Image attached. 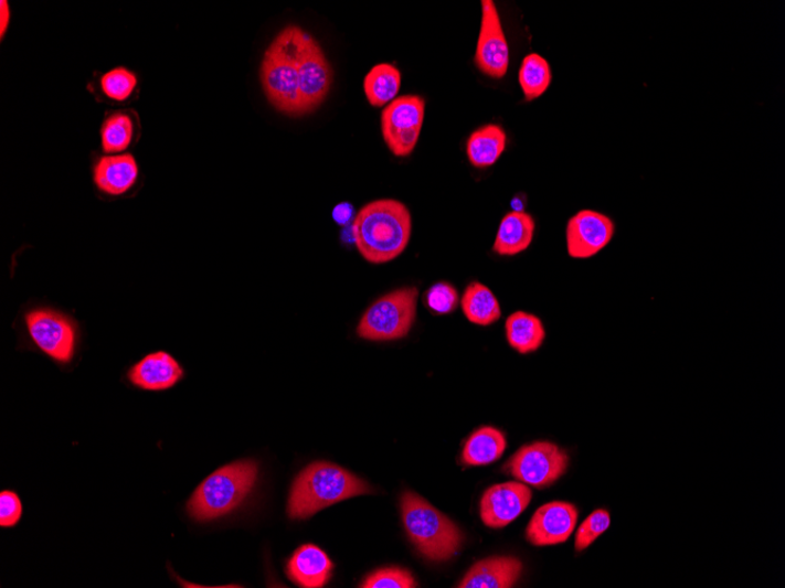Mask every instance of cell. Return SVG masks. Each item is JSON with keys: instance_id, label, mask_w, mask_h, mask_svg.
<instances>
[{"instance_id": "cell-6", "label": "cell", "mask_w": 785, "mask_h": 588, "mask_svg": "<svg viewBox=\"0 0 785 588\" xmlns=\"http://www.w3.org/2000/svg\"><path fill=\"white\" fill-rule=\"evenodd\" d=\"M417 299L416 287L400 288L378 299L364 311L358 336L375 342L406 338L416 318Z\"/></svg>"}, {"instance_id": "cell-17", "label": "cell", "mask_w": 785, "mask_h": 588, "mask_svg": "<svg viewBox=\"0 0 785 588\" xmlns=\"http://www.w3.org/2000/svg\"><path fill=\"white\" fill-rule=\"evenodd\" d=\"M333 563L316 545H304L287 565L288 577L305 588L323 587L331 579Z\"/></svg>"}, {"instance_id": "cell-21", "label": "cell", "mask_w": 785, "mask_h": 588, "mask_svg": "<svg viewBox=\"0 0 785 588\" xmlns=\"http://www.w3.org/2000/svg\"><path fill=\"white\" fill-rule=\"evenodd\" d=\"M506 336L510 346L522 355L538 351L545 339L542 321L529 312L517 311L506 321Z\"/></svg>"}, {"instance_id": "cell-25", "label": "cell", "mask_w": 785, "mask_h": 588, "mask_svg": "<svg viewBox=\"0 0 785 588\" xmlns=\"http://www.w3.org/2000/svg\"><path fill=\"white\" fill-rule=\"evenodd\" d=\"M134 131V122L129 116L116 114L108 117L100 130L103 151L115 156L129 149Z\"/></svg>"}, {"instance_id": "cell-20", "label": "cell", "mask_w": 785, "mask_h": 588, "mask_svg": "<svg viewBox=\"0 0 785 588\" xmlns=\"http://www.w3.org/2000/svg\"><path fill=\"white\" fill-rule=\"evenodd\" d=\"M506 448L503 432L492 427H484L468 438L462 461L470 467L489 466L502 457Z\"/></svg>"}, {"instance_id": "cell-3", "label": "cell", "mask_w": 785, "mask_h": 588, "mask_svg": "<svg viewBox=\"0 0 785 588\" xmlns=\"http://www.w3.org/2000/svg\"><path fill=\"white\" fill-rule=\"evenodd\" d=\"M371 493L373 488L350 471L332 463H314L298 475L291 487L288 516L291 520H307L327 506Z\"/></svg>"}, {"instance_id": "cell-15", "label": "cell", "mask_w": 785, "mask_h": 588, "mask_svg": "<svg viewBox=\"0 0 785 588\" xmlns=\"http://www.w3.org/2000/svg\"><path fill=\"white\" fill-rule=\"evenodd\" d=\"M522 563L515 557H490L474 564L459 588H510L521 574Z\"/></svg>"}, {"instance_id": "cell-4", "label": "cell", "mask_w": 785, "mask_h": 588, "mask_svg": "<svg viewBox=\"0 0 785 588\" xmlns=\"http://www.w3.org/2000/svg\"><path fill=\"white\" fill-rule=\"evenodd\" d=\"M401 513L411 542L432 562H447L462 547L464 536L443 512L418 494L406 491L401 498Z\"/></svg>"}, {"instance_id": "cell-9", "label": "cell", "mask_w": 785, "mask_h": 588, "mask_svg": "<svg viewBox=\"0 0 785 588\" xmlns=\"http://www.w3.org/2000/svg\"><path fill=\"white\" fill-rule=\"evenodd\" d=\"M28 333L45 355L59 363H70L75 356L77 330L63 312L35 308L25 316Z\"/></svg>"}, {"instance_id": "cell-13", "label": "cell", "mask_w": 785, "mask_h": 588, "mask_svg": "<svg viewBox=\"0 0 785 588\" xmlns=\"http://www.w3.org/2000/svg\"><path fill=\"white\" fill-rule=\"evenodd\" d=\"M579 518L577 509L571 503H548L534 513L526 530L527 541L535 546L565 543L572 536Z\"/></svg>"}, {"instance_id": "cell-32", "label": "cell", "mask_w": 785, "mask_h": 588, "mask_svg": "<svg viewBox=\"0 0 785 588\" xmlns=\"http://www.w3.org/2000/svg\"><path fill=\"white\" fill-rule=\"evenodd\" d=\"M0 12H2L0 13V15H2V18H0V33H2L3 39L10 22V7L6 0H2V3H0Z\"/></svg>"}, {"instance_id": "cell-7", "label": "cell", "mask_w": 785, "mask_h": 588, "mask_svg": "<svg viewBox=\"0 0 785 588\" xmlns=\"http://www.w3.org/2000/svg\"><path fill=\"white\" fill-rule=\"evenodd\" d=\"M570 464V457L556 445L535 442L510 457L502 471L517 481L544 489L553 485Z\"/></svg>"}, {"instance_id": "cell-22", "label": "cell", "mask_w": 785, "mask_h": 588, "mask_svg": "<svg viewBox=\"0 0 785 588\" xmlns=\"http://www.w3.org/2000/svg\"><path fill=\"white\" fill-rule=\"evenodd\" d=\"M462 308L466 319L474 324L487 327L501 318L500 303L495 292L480 282H471L467 286L462 299Z\"/></svg>"}, {"instance_id": "cell-29", "label": "cell", "mask_w": 785, "mask_h": 588, "mask_svg": "<svg viewBox=\"0 0 785 588\" xmlns=\"http://www.w3.org/2000/svg\"><path fill=\"white\" fill-rule=\"evenodd\" d=\"M425 303L434 314L447 316L458 308L459 292L450 284H435L426 291Z\"/></svg>"}, {"instance_id": "cell-26", "label": "cell", "mask_w": 785, "mask_h": 588, "mask_svg": "<svg viewBox=\"0 0 785 588\" xmlns=\"http://www.w3.org/2000/svg\"><path fill=\"white\" fill-rule=\"evenodd\" d=\"M138 84L134 72L118 67L105 73L100 79L102 90L109 99L125 101L129 99Z\"/></svg>"}, {"instance_id": "cell-11", "label": "cell", "mask_w": 785, "mask_h": 588, "mask_svg": "<svg viewBox=\"0 0 785 588\" xmlns=\"http://www.w3.org/2000/svg\"><path fill=\"white\" fill-rule=\"evenodd\" d=\"M613 220L605 214L583 210L571 217L567 232V250L573 259H591L606 248L614 236Z\"/></svg>"}, {"instance_id": "cell-12", "label": "cell", "mask_w": 785, "mask_h": 588, "mask_svg": "<svg viewBox=\"0 0 785 588\" xmlns=\"http://www.w3.org/2000/svg\"><path fill=\"white\" fill-rule=\"evenodd\" d=\"M533 498L523 483L508 482L489 488L482 495L480 514L490 528H502L515 522Z\"/></svg>"}, {"instance_id": "cell-10", "label": "cell", "mask_w": 785, "mask_h": 588, "mask_svg": "<svg viewBox=\"0 0 785 588\" xmlns=\"http://www.w3.org/2000/svg\"><path fill=\"white\" fill-rule=\"evenodd\" d=\"M481 29L476 52V65L484 75L501 79L509 67V47L498 9L491 0H482Z\"/></svg>"}, {"instance_id": "cell-1", "label": "cell", "mask_w": 785, "mask_h": 588, "mask_svg": "<svg viewBox=\"0 0 785 588\" xmlns=\"http://www.w3.org/2000/svg\"><path fill=\"white\" fill-rule=\"evenodd\" d=\"M261 82L274 108L303 117L316 111L330 94L333 71L314 36L290 25L266 50Z\"/></svg>"}, {"instance_id": "cell-28", "label": "cell", "mask_w": 785, "mask_h": 588, "mask_svg": "<svg viewBox=\"0 0 785 588\" xmlns=\"http://www.w3.org/2000/svg\"><path fill=\"white\" fill-rule=\"evenodd\" d=\"M611 526V514L606 510H595L577 530L575 548L577 553L588 548Z\"/></svg>"}, {"instance_id": "cell-30", "label": "cell", "mask_w": 785, "mask_h": 588, "mask_svg": "<svg viewBox=\"0 0 785 588\" xmlns=\"http://www.w3.org/2000/svg\"><path fill=\"white\" fill-rule=\"evenodd\" d=\"M22 503L20 498L12 491L0 493V525L12 527L22 517Z\"/></svg>"}, {"instance_id": "cell-8", "label": "cell", "mask_w": 785, "mask_h": 588, "mask_svg": "<svg viewBox=\"0 0 785 588\" xmlns=\"http://www.w3.org/2000/svg\"><path fill=\"white\" fill-rule=\"evenodd\" d=\"M426 101L418 96H404L390 103L381 114V133L397 158L413 153L425 120Z\"/></svg>"}, {"instance_id": "cell-23", "label": "cell", "mask_w": 785, "mask_h": 588, "mask_svg": "<svg viewBox=\"0 0 785 588\" xmlns=\"http://www.w3.org/2000/svg\"><path fill=\"white\" fill-rule=\"evenodd\" d=\"M401 72L392 64H379L363 79V92L373 107H383L396 99Z\"/></svg>"}, {"instance_id": "cell-27", "label": "cell", "mask_w": 785, "mask_h": 588, "mask_svg": "<svg viewBox=\"0 0 785 588\" xmlns=\"http://www.w3.org/2000/svg\"><path fill=\"white\" fill-rule=\"evenodd\" d=\"M416 586L412 574L400 567L378 569L360 585L362 588H414Z\"/></svg>"}, {"instance_id": "cell-14", "label": "cell", "mask_w": 785, "mask_h": 588, "mask_svg": "<svg viewBox=\"0 0 785 588\" xmlns=\"http://www.w3.org/2000/svg\"><path fill=\"white\" fill-rule=\"evenodd\" d=\"M184 377V370L170 354L158 352L150 354L131 367L129 378L142 391H168Z\"/></svg>"}, {"instance_id": "cell-18", "label": "cell", "mask_w": 785, "mask_h": 588, "mask_svg": "<svg viewBox=\"0 0 785 588\" xmlns=\"http://www.w3.org/2000/svg\"><path fill=\"white\" fill-rule=\"evenodd\" d=\"M535 234V222L531 214L512 212L500 224L492 250L502 256H515L531 246Z\"/></svg>"}, {"instance_id": "cell-19", "label": "cell", "mask_w": 785, "mask_h": 588, "mask_svg": "<svg viewBox=\"0 0 785 588\" xmlns=\"http://www.w3.org/2000/svg\"><path fill=\"white\" fill-rule=\"evenodd\" d=\"M507 136L499 125H485L467 141V157L474 168L492 167L506 150Z\"/></svg>"}, {"instance_id": "cell-5", "label": "cell", "mask_w": 785, "mask_h": 588, "mask_svg": "<svg viewBox=\"0 0 785 588\" xmlns=\"http://www.w3.org/2000/svg\"><path fill=\"white\" fill-rule=\"evenodd\" d=\"M258 478V464L241 461L216 470L194 491L189 504L190 516L210 522L226 516L250 494Z\"/></svg>"}, {"instance_id": "cell-16", "label": "cell", "mask_w": 785, "mask_h": 588, "mask_svg": "<svg viewBox=\"0 0 785 588\" xmlns=\"http://www.w3.org/2000/svg\"><path fill=\"white\" fill-rule=\"evenodd\" d=\"M138 177V163L132 154L105 156L97 162L94 171L98 190L113 196L132 190Z\"/></svg>"}, {"instance_id": "cell-2", "label": "cell", "mask_w": 785, "mask_h": 588, "mask_svg": "<svg viewBox=\"0 0 785 588\" xmlns=\"http://www.w3.org/2000/svg\"><path fill=\"white\" fill-rule=\"evenodd\" d=\"M412 215L403 202L381 199L357 214L352 225L354 244L370 264H388L403 254L412 236Z\"/></svg>"}, {"instance_id": "cell-24", "label": "cell", "mask_w": 785, "mask_h": 588, "mask_svg": "<svg viewBox=\"0 0 785 588\" xmlns=\"http://www.w3.org/2000/svg\"><path fill=\"white\" fill-rule=\"evenodd\" d=\"M519 83L527 101L540 98L552 83L550 64L538 53L528 54L519 71Z\"/></svg>"}, {"instance_id": "cell-31", "label": "cell", "mask_w": 785, "mask_h": 588, "mask_svg": "<svg viewBox=\"0 0 785 588\" xmlns=\"http://www.w3.org/2000/svg\"><path fill=\"white\" fill-rule=\"evenodd\" d=\"M356 210L350 202H340L332 212V217L335 223L341 227H349L353 225L356 220Z\"/></svg>"}, {"instance_id": "cell-33", "label": "cell", "mask_w": 785, "mask_h": 588, "mask_svg": "<svg viewBox=\"0 0 785 588\" xmlns=\"http://www.w3.org/2000/svg\"><path fill=\"white\" fill-rule=\"evenodd\" d=\"M513 212H524L526 199L522 195H518L512 200Z\"/></svg>"}]
</instances>
